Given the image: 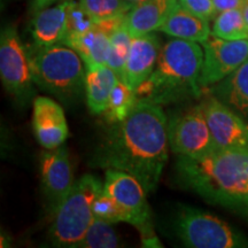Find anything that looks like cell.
<instances>
[{"mask_svg": "<svg viewBox=\"0 0 248 248\" xmlns=\"http://www.w3.org/2000/svg\"><path fill=\"white\" fill-rule=\"evenodd\" d=\"M178 6V0H146L126 15V29L132 37L159 30Z\"/></svg>", "mask_w": 248, "mask_h": 248, "instance_id": "2e32d148", "label": "cell"}, {"mask_svg": "<svg viewBox=\"0 0 248 248\" xmlns=\"http://www.w3.org/2000/svg\"><path fill=\"white\" fill-rule=\"evenodd\" d=\"M176 172L186 188L248 222V150H216L199 157L179 155Z\"/></svg>", "mask_w": 248, "mask_h": 248, "instance_id": "7a4b0ae2", "label": "cell"}, {"mask_svg": "<svg viewBox=\"0 0 248 248\" xmlns=\"http://www.w3.org/2000/svg\"><path fill=\"white\" fill-rule=\"evenodd\" d=\"M173 231L186 247L246 248L248 238L230 224L203 210L181 206L172 222Z\"/></svg>", "mask_w": 248, "mask_h": 248, "instance_id": "8992f818", "label": "cell"}, {"mask_svg": "<svg viewBox=\"0 0 248 248\" xmlns=\"http://www.w3.org/2000/svg\"><path fill=\"white\" fill-rule=\"evenodd\" d=\"M32 129L37 141L45 150L62 146L69 133L63 108L53 99L37 97L33 100Z\"/></svg>", "mask_w": 248, "mask_h": 248, "instance_id": "4fadbf2b", "label": "cell"}, {"mask_svg": "<svg viewBox=\"0 0 248 248\" xmlns=\"http://www.w3.org/2000/svg\"><path fill=\"white\" fill-rule=\"evenodd\" d=\"M68 5L69 0H64L35 13L31 35L36 46L63 44L68 31Z\"/></svg>", "mask_w": 248, "mask_h": 248, "instance_id": "9a60e30c", "label": "cell"}, {"mask_svg": "<svg viewBox=\"0 0 248 248\" xmlns=\"http://www.w3.org/2000/svg\"><path fill=\"white\" fill-rule=\"evenodd\" d=\"M212 33L228 40L248 38V26L241 9H230L218 13L214 18Z\"/></svg>", "mask_w": 248, "mask_h": 248, "instance_id": "7402d4cb", "label": "cell"}, {"mask_svg": "<svg viewBox=\"0 0 248 248\" xmlns=\"http://www.w3.org/2000/svg\"><path fill=\"white\" fill-rule=\"evenodd\" d=\"M102 191L109 195L123 214L124 222L129 223L139 231L142 246L161 247L159 238L155 234L147 191L135 176L120 170L108 169L105 175Z\"/></svg>", "mask_w": 248, "mask_h": 248, "instance_id": "52a82bcc", "label": "cell"}, {"mask_svg": "<svg viewBox=\"0 0 248 248\" xmlns=\"http://www.w3.org/2000/svg\"><path fill=\"white\" fill-rule=\"evenodd\" d=\"M102 187L104 183L91 173L77 179L69 194L53 213L48 234L54 246H78L94 222L93 206Z\"/></svg>", "mask_w": 248, "mask_h": 248, "instance_id": "5b68a950", "label": "cell"}, {"mask_svg": "<svg viewBox=\"0 0 248 248\" xmlns=\"http://www.w3.org/2000/svg\"><path fill=\"white\" fill-rule=\"evenodd\" d=\"M209 90L218 100L248 121V59L231 75Z\"/></svg>", "mask_w": 248, "mask_h": 248, "instance_id": "e0dca14e", "label": "cell"}, {"mask_svg": "<svg viewBox=\"0 0 248 248\" xmlns=\"http://www.w3.org/2000/svg\"><path fill=\"white\" fill-rule=\"evenodd\" d=\"M168 119L159 105L137 100L124 120L113 124L91 164L135 176L147 193L159 185L169 154Z\"/></svg>", "mask_w": 248, "mask_h": 248, "instance_id": "6da1fadb", "label": "cell"}, {"mask_svg": "<svg viewBox=\"0 0 248 248\" xmlns=\"http://www.w3.org/2000/svg\"><path fill=\"white\" fill-rule=\"evenodd\" d=\"M93 212H94L95 218L104 219V221L113 223V224L124 222L122 212L116 206V203L114 202V200L104 191H101V193L95 199Z\"/></svg>", "mask_w": 248, "mask_h": 248, "instance_id": "4316f807", "label": "cell"}, {"mask_svg": "<svg viewBox=\"0 0 248 248\" xmlns=\"http://www.w3.org/2000/svg\"><path fill=\"white\" fill-rule=\"evenodd\" d=\"M28 52L35 84L63 100L79 94L84 86L85 70L84 61L75 49L58 44L36 46Z\"/></svg>", "mask_w": 248, "mask_h": 248, "instance_id": "277c9868", "label": "cell"}, {"mask_svg": "<svg viewBox=\"0 0 248 248\" xmlns=\"http://www.w3.org/2000/svg\"><path fill=\"white\" fill-rule=\"evenodd\" d=\"M203 48L197 42L175 38L161 48L153 71L137 89L138 100L159 106L176 104L202 94L200 75Z\"/></svg>", "mask_w": 248, "mask_h": 248, "instance_id": "3957f363", "label": "cell"}, {"mask_svg": "<svg viewBox=\"0 0 248 248\" xmlns=\"http://www.w3.org/2000/svg\"><path fill=\"white\" fill-rule=\"evenodd\" d=\"M217 150L247 151L248 123L244 117L209 93L201 100Z\"/></svg>", "mask_w": 248, "mask_h": 248, "instance_id": "8fae6325", "label": "cell"}, {"mask_svg": "<svg viewBox=\"0 0 248 248\" xmlns=\"http://www.w3.org/2000/svg\"><path fill=\"white\" fill-rule=\"evenodd\" d=\"M173 38L203 43L212 35L209 21L186 11L181 5L170 14L159 29Z\"/></svg>", "mask_w": 248, "mask_h": 248, "instance_id": "d6986e66", "label": "cell"}, {"mask_svg": "<svg viewBox=\"0 0 248 248\" xmlns=\"http://www.w3.org/2000/svg\"><path fill=\"white\" fill-rule=\"evenodd\" d=\"M0 78L9 94L23 104L29 100L35 83L29 52L13 26L6 27L0 37Z\"/></svg>", "mask_w": 248, "mask_h": 248, "instance_id": "ba28073f", "label": "cell"}, {"mask_svg": "<svg viewBox=\"0 0 248 248\" xmlns=\"http://www.w3.org/2000/svg\"><path fill=\"white\" fill-rule=\"evenodd\" d=\"M246 0H213L217 13L230 11V9H241Z\"/></svg>", "mask_w": 248, "mask_h": 248, "instance_id": "f1b7e54d", "label": "cell"}, {"mask_svg": "<svg viewBox=\"0 0 248 248\" xmlns=\"http://www.w3.org/2000/svg\"><path fill=\"white\" fill-rule=\"evenodd\" d=\"M137 100V93L135 90L130 88L123 79L119 78L111 90L107 107L102 115L108 123H119L125 119Z\"/></svg>", "mask_w": 248, "mask_h": 248, "instance_id": "44dd1931", "label": "cell"}, {"mask_svg": "<svg viewBox=\"0 0 248 248\" xmlns=\"http://www.w3.org/2000/svg\"><path fill=\"white\" fill-rule=\"evenodd\" d=\"M95 22L108 18L126 15L132 6L125 0H78Z\"/></svg>", "mask_w": 248, "mask_h": 248, "instance_id": "d4e9b609", "label": "cell"}, {"mask_svg": "<svg viewBox=\"0 0 248 248\" xmlns=\"http://www.w3.org/2000/svg\"><path fill=\"white\" fill-rule=\"evenodd\" d=\"M57 1H60V0H32L31 9H32L33 13H37V12L42 11V9L49 7V6H52Z\"/></svg>", "mask_w": 248, "mask_h": 248, "instance_id": "f546056e", "label": "cell"}, {"mask_svg": "<svg viewBox=\"0 0 248 248\" xmlns=\"http://www.w3.org/2000/svg\"><path fill=\"white\" fill-rule=\"evenodd\" d=\"M120 77L107 64L85 67L84 89L90 110L102 115L106 109L109 95Z\"/></svg>", "mask_w": 248, "mask_h": 248, "instance_id": "ac0fdd59", "label": "cell"}, {"mask_svg": "<svg viewBox=\"0 0 248 248\" xmlns=\"http://www.w3.org/2000/svg\"><path fill=\"white\" fill-rule=\"evenodd\" d=\"M126 2H129L130 5L132 6V8L135 7V6H138V5H140L141 2H144V1H146V0H125Z\"/></svg>", "mask_w": 248, "mask_h": 248, "instance_id": "1f68e13d", "label": "cell"}, {"mask_svg": "<svg viewBox=\"0 0 248 248\" xmlns=\"http://www.w3.org/2000/svg\"><path fill=\"white\" fill-rule=\"evenodd\" d=\"M63 44L75 49L84 61L85 67L107 64L111 48L110 35L97 24L88 32L67 39Z\"/></svg>", "mask_w": 248, "mask_h": 248, "instance_id": "ffe728a7", "label": "cell"}, {"mask_svg": "<svg viewBox=\"0 0 248 248\" xmlns=\"http://www.w3.org/2000/svg\"><path fill=\"white\" fill-rule=\"evenodd\" d=\"M160 51L159 38L154 33L133 37L121 79L137 91L141 83L153 71Z\"/></svg>", "mask_w": 248, "mask_h": 248, "instance_id": "5bb4252c", "label": "cell"}, {"mask_svg": "<svg viewBox=\"0 0 248 248\" xmlns=\"http://www.w3.org/2000/svg\"><path fill=\"white\" fill-rule=\"evenodd\" d=\"M133 37L130 35L126 26H123L114 31L110 35L111 48L109 58H108L107 66L111 68L117 76L122 77L124 66H125L126 59H128L130 45H131Z\"/></svg>", "mask_w": 248, "mask_h": 248, "instance_id": "cb8c5ba5", "label": "cell"}, {"mask_svg": "<svg viewBox=\"0 0 248 248\" xmlns=\"http://www.w3.org/2000/svg\"><path fill=\"white\" fill-rule=\"evenodd\" d=\"M169 146L175 154L199 157L217 150L201 104L168 121Z\"/></svg>", "mask_w": 248, "mask_h": 248, "instance_id": "9c48e42d", "label": "cell"}, {"mask_svg": "<svg viewBox=\"0 0 248 248\" xmlns=\"http://www.w3.org/2000/svg\"><path fill=\"white\" fill-rule=\"evenodd\" d=\"M178 1L183 8L198 15V16L206 18L208 21L215 18L217 12L213 0H178Z\"/></svg>", "mask_w": 248, "mask_h": 248, "instance_id": "83f0119b", "label": "cell"}, {"mask_svg": "<svg viewBox=\"0 0 248 248\" xmlns=\"http://www.w3.org/2000/svg\"><path fill=\"white\" fill-rule=\"evenodd\" d=\"M120 246V239L113 223L95 218L85 237L78 244L80 248H114Z\"/></svg>", "mask_w": 248, "mask_h": 248, "instance_id": "603a6c76", "label": "cell"}, {"mask_svg": "<svg viewBox=\"0 0 248 248\" xmlns=\"http://www.w3.org/2000/svg\"><path fill=\"white\" fill-rule=\"evenodd\" d=\"M203 64L200 75L202 90L210 89L231 75L248 59V38L228 40L214 36L201 43Z\"/></svg>", "mask_w": 248, "mask_h": 248, "instance_id": "30bf717a", "label": "cell"}, {"mask_svg": "<svg viewBox=\"0 0 248 248\" xmlns=\"http://www.w3.org/2000/svg\"><path fill=\"white\" fill-rule=\"evenodd\" d=\"M40 179L43 191L47 198L52 212H55L59 204L69 194L74 184V171L63 146L46 150L40 157Z\"/></svg>", "mask_w": 248, "mask_h": 248, "instance_id": "7c38bea8", "label": "cell"}, {"mask_svg": "<svg viewBox=\"0 0 248 248\" xmlns=\"http://www.w3.org/2000/svg\"><path fill=\"white\" fill-rule=\"evenodd\" d=\"M68 31L67 37L64 39L74 38V37L80 36L83 33L88 32L95 26V21L93 20L91 15L83 8V6L79 4V1L75 0H69V5H68ZM63 42V43H64Z\"/></svg>", "mask_w": 248, "mask_h": 248, "instance_id": "484cf974", "label": "cell"}, {"mask_svg": "<svg viewBox=\"0 0 248 248\" xmlns=\"http://www.w3.org/2000/svg\"><path fill=\"white\" fill-rule=\"evenodd\" d=\"M241 12H243L245 21H246V23H247V26H248V0H246V1H245L244 6H243V7H241Z\"/></svg>", "mask_w": 248, "mask_h": 248, "instance_id": "4dcf8cb0", "label": "cell"}]
</instances>
